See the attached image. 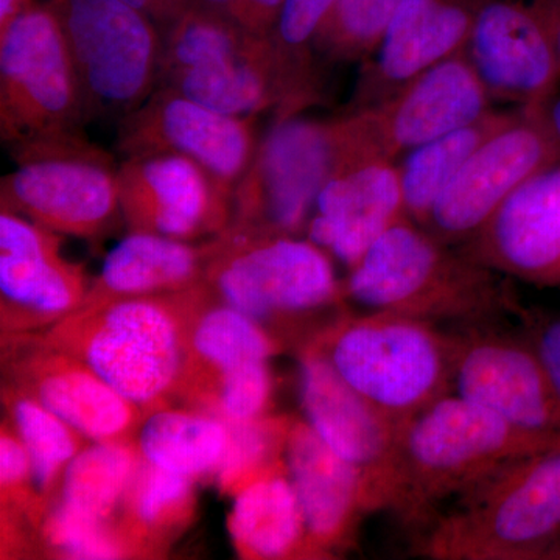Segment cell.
Wrapping results in <instances>:
<instances>
[{
    "instance_id": "cell-7",
    "label": "cell",
    "mask_w": 560,
    "mask_h": 560,
    "mask_svg": "<svg viewBox=\"0 0 560 560\" xmlns=\"http://www.w3.org/2000/svg\"><path fill=\"white\" fill-rule=\"evenodd\" d=\"M9 151L14 168L0 179V209L90 242L101 241L124 223L119 162L84 131Z\"/></svg>"
},
{
    "instance_id": "cell-19",
    "label": "cell",
    "mask_w": 560,
    "mask_h": 560,
    "mask_svg": "<svg viewBox=\"0 0 560 560\" xmlns=\"http://www.w3.org/2000/svg\"><path fill=\"white\" fill-rule=\"evenodd\" d=\"M65 235L0 209V330L43 331L79 311L92 280L62 253Z\"/></svg>"
},
{
    "instance_id": "cell-4",
    "label": "cell",
    "mask_w": 560,
    "mask_h": 560,
    "mask_svg": "<svg viewBox=\"0 0 560 560\" xmlns=\"http://www.w3.org/2000/svg\"><path fill=\"white\" fill-rule=\"evenodd\" d=\"M431 560L560 559V445L504 464L412 537Z\"/></svg>"
},
{
    "instance_id": "cell-5",
    "label": "cell",
    "mask_w": 560,
    "mask_h": 560,
    "mask_svg": "<svg viewBox=\"0 0 560 560\" xmlns=\"http://www.w3.org/2000/svg\"><path fill=\"white\" fill-rule=\"evenodd\" d=\"M205 282L213 296L285 346L318 334L313 319L341 315L348 302L331 256L307 237L224 231Z\"/></svg>"
},
{
    "instance_id": "cell-30",
    "label": "cell",
    "mask_w": 560,
    "mask_h": 560,
    "mask_svg": "<svg viewBox=\"0 0 560 560\" xmlns=\"http://www.w3.org/2000/svg\"><path fill=\"white\" fill-rule=\"evenodd\" d=\"M517 110L490 109L480 119L445 132L405 154L399 171L408 219L423 226L438 198L471 154L497 131L506 127Z\"/></svg>"
},
{
    "instance_id": "cell-13",
    "label": "cell",
    "mask_w": 560,
    "mask_h": 560,
    "mask_svg": "<svg viewBox=\"0 0 560 560\" xmlns=\"http://www.w3.org/2000/svg\"><path fill=\"white\" fill-rule=\"evenodd\" d=\"M560 0H481L464 51L492 101L545 109L560 88Z\"/></svg>"
},
{
    "instance_id": "cell-23",
    "label": "cell",
    "mask_w": 560,
    "mask_h": 560,
    "mask_svg": "<svg viewBox=\"0 0 560 560\" xmlns=\"http://www.w3.org/2000/svg\"><path fill=\"white\" fill-rule=\"evenodd\" d=\"M407 217L397 162L341 161L319 191L305 237L352 268Z\"/></svg>"
},
{
    "instance_id": "cell-21",
    "label": "cell",
    "mask_w": 560,
    "mask_h": 560,
    "mask_svg": "<svg viewBox=\"0 0 560 560\" xmlns=\"http://www.w3.org/2000/svg\"><path fill=\"white\" fill-rule=\"evenodd\" d=\"M481 0H404L382 43L363 62L348 109L396 94L438 62L466 49Z\"/></svg>"
},
{
    "instance_id": "cell-14",
    "label": "cell",
    "mask_w": 560,
    "mask_h": 560,
    "mask_svg": "<svg viewBox=\"0 0 560 560\" xmlns=\"http://www.w3.org/2000/svg\"><path fill=\"white\" fill-rule=\"evenodd\" d=\"M560 161L547 108H518L514 119L471 154L431 209L425 230L460 246L540 172Z\"/></svg>"
},
{
    "instance_id": "cell-1",
    "label": "cell",
    "mask_w": 560,
    "mask_h": 560,
    "mask_svg": "<svg viewBox=\"0 0 560 560\" xmlns=\"http://www.w3.org/2000/svg\"><path fill=\"white\" fill-rule=\"evenodd\" d=\"M345 294L368 312L397 313L447 327L518 318L525 311L514 280L408 217L350 268Z\"/></svg>"
},
{
    "instance_id": "cell-28",
    "label": "cell",
    "mask_w": 560,
    "mask_h": 560,
    "mask_svg": "<svg viewBox=\"0 0 560 560\" xmlns=\"http://www.w3.org/2000/svg\"><path fill=\"white\" fill-rule=\"evenodd\" d=\"M136 442L153 466L194 481L215 480L230 448V427L208 412L171 405L145 415Z\"/></svg>"
},
{
    "instance_id": "cell-6",
    "label": "cell",
    "mask_w": 560,
    "mask_h": 560,
    "mask_svg": "<svg viewBox=\"0 0 560 560\" xmlns=\"http://www.w3.org/2000/svg\"><path fill=\"white\" fill-rule=\"evenodd\" d=\"M307 342L399 427L452 393L451 327L389 312H342Z\"/></svg>"
},
{
    "instance_id": "cell-17",
    "label": "cell",
    "mask_w": 560,
    "mask_h": 560,
    "mask_svg": "<svg viewBox=\"0 0 560 560\" xmlns=\"http://www.w3.org/2000/svg\"><path fill=\"white\" fill-rule=\"evenodd\" d=\"M304 420L319 440L359 470L375 512L389 511L400 427L342 381L315 346L298 348Z\"/></svg>"
},
{
    "instance_id": "cell-20",
    "label": "cell",
    "mask_w": 560,
    "mask_h": 560,
    "mask_svg": "<svg viewBox=\"0 0 560 560\" xmlns=\"http://www.w3.org/2000/svg\"><path fill=\"white\" fill-rule=\"evenodd\" d=\"M458 248L514 282L560 290V161L523 184Z\"/></svg>"
},
{
    "instance_id": "cell-25",
    "label": "cell",
    "mask_w": 560,
    "mask_h": 560,
    "mask_svg": "<svg viewBox=\"0 0 560 560\" xmlns=\"http://www.w3.org/2000/svg\"><path fill=\"white\" fill-rule=\"evenodd\" d=\"M228 529L242 559H313L285 459L232 497Z\"/></svg>"
},
{
    "instance_id": "cell-27",
    "label": "cell",
    "mask_w": 560,
    "mask_h": 560,
    "mask_svg": "<svg viewBox=\"0 0 560 560\" xmlns=\"http://www.w3.org/2000/svg\"><path fill=\"white\" fill-rule=\"evenodd\" d=\"M195 482L142 459L116 523L127 558H160L189 528L197 508Z\"/></svg>"
},
{
    "instance_id": "cell-41",
    "label": "cell",
    "mask_w": 560,
    "mask_h": 560,
    "mask_svg": "<svg viewBox=\"0 0 560 560\" xmlns=\"http://www.w3.org/2000/svg\"><path fill=\"white\" fill-rule=\"evenodd\" d=\"M559 50H560V24H559Z\"/></svg>"
},
{
    "instance_id": "cell-29",
    "label": "cell",
    "mask_w": 560,
    "mask_h": 560,
    "mask_svg": "<svg viewBox=\"0 0 560 560\" xmlns=\"http://www.w3.org/2000/svg\"><path fill=\"white\" fill-rule=\"evenodd\" d=\"M142 459L136 441L90 442L66 469L60 492L49 510L116 526Z\"/></svg>"
},
{
    "instance_id": "cell-8",
    "label": "cell",
    "mask_w": 560,
    "mask_h": 560,
    "mask_svg": "<svg viewBox=\"0 0 560 560\" xmlns=\"http://www.w3.org/2000/svg\"><path fill=\"white\" fill-rule=\"evenodd\" d=\"M62 35L91 120L138 109L160 84L162 31L125 0H46Z\"/></svg>"
},
{
    "instance_id": "cell-26",
    "label": "cell",
    "mask_w": 560,
    "mask_h": 560,
    "mask_svg": "<svg viewBox=\"0 0 560 560\" xmlns=\"http://www.w3.org/2000/svg\"><path fill=\"white\" fill-rule=\"evenodd\" d=\"M283 346L245 313L213 296L208 285L191 315L189 346L176 401L253 361H270Z\"/></svg>"
},
{
    "instance_id": "cell-11",
    "label": "cell",
    "mask_w": 560,
    "mask_h": 560,
    "mask_svg": "<svg viewBox=\"0 0 560 560\" xmlns=\"http://www.w3.org/2000/svg\"><path fill=\"white\" fill-rule=\"evenodd\" d=\"M337 161L335 120L275 119L232 198L226 231L305 237L319 191Z\"/></svg>"
},
{
    "instance_id": "cell-24",
    "label": "cell",
    "mask_w": 560,
    "mask_h": 560,
    "mask_svg": "<svg viewBox=\"0 0 560 560\" xmlns=\"http://www.w3.org/2000/svg\"><path fill=\"white\" fill-rule=\"evenodd\" d=\"M220 246V235L187 242L151 232L128 231L106 254L84 304L194 289L205 282Z\"/></svg>"
},
{
    "instance_id": "cell-9",
    "label": "cell",
    "mask_w": 560,
    "mask_h": 560,
    "mask_svg": "<svg viewBox=\"0 0 560 560\" xmlns=\"http://www.w3.org/2000/svg\"><path fill=\"white\" fill-rule=\"evenodd\" d=\"M90 121L60 22L35 2L0 33V139L13 149L83 132Z\"/></svg>"
},
{
    "instance_id": "cell-3",
    "label": "cell",
    "mask_w": 560,
    "mask_h": 560,
    "mask_svg": "<svg viewBox=\"0 0 560 560\" xmlns=\"http://www.w3.org/2000/svg\"><path fill=\"white\" fill-rule=\"evenodd\" d=\"M560 436L530 433L447 394L400 427L389 512L412 537L444 503L511 460L558 447Z\"/></svg>"
},
{
    "instance_id": "cell-34",
    "label": "cell",
    "mask_w": 560,
    "mask_h": 560,
    "mask_svg": "<svg viewBox=\"0 0 560 560\" xmlns=\"http://www.w3.org/2000/svg\"><path fill=\"white\" fill-rule=\"evenodd\" d=\"M291 419L268 412L246 422L228 423L230 448L215 477L223 495L232 499L243 486L283 460Z\"/></svg>"
},
{
    "instance_id": "cell-37",
    "label": "cell",
    "mask_w": 560,
    "mask_h": 560,
    "mask_svg": "<svg viewBox=\"0 0 560 560\" xmlns=\"http://www.w3.org/2000/svg\"><path fill=\"white\" fill-rule=\"evenodd\" d=\"M517 319L518 326L525 331L544 363L552 388L560 400V308L547 311V308L525 307Z\"/></svg>"
},
{
    "instance_id": "cell-39",
    "label": "cell",
    "mask_w": 560,
    "mask_h": 560,
    "mask_svg": "<svg viewBox=\"0 0 560 560\" xmlns=\"http://www.w3.org/2000/svg\"><path fill=\"white\" fill-rule=\"evenodd\" d=\"M36 0H0V33L10 27L25 10L31 9Z\"/></svg>"
},
{
    "instance_id": "cell-15",
    "label": "cell",
    "mask_w": 560,
    "mask_h": 560,
    "mask_svg": "<svg viewBox=\"0 0 560 560\" xmlns=\"http://www.w3.org/2000/svg\"><path fill=\"white\" fill-rule=\"evenodd\" d=\"M2 378L91 442L136 441L143 411L44 331L2 334Z\"/></svg>"
},
{
    "instance_id": "cell-33",
    "label": "cell",
    "mask_w": 560,
    "mask_h": 560,
    "mask_svg": "<svg viewBox=\"0 0 560 560\" xmlns=\"http://www.w3.org/2000/svg\"><path fill=\"white\" fill-rule=\"evenodd\" d=\"M401 3L404 0H338L316 38L319 60L366 61L377 50Z\"/></svg>"
},
{
    "instance_id": "cell-36",
    "label": "cell",
    "mask_w": 560,
    "mask_h": 560,
    "mask_svg": "<svg viewBox=\"0 0 560 560\" xmlns=\"http://www.w3.org/2000/svg\"><path fill=\"white\" fill-rule=\"evenodd\" d=\"M283 0H189L198 7L226 18L243 31L260 38H270L278 24Z\"/></svg>"
},
{
    "instance_id": "cell-18",
    "label": "cell",
    "mask_w": 560,
    "mask_h": 560,
    "mask_svg": "<svg viewBox=\"0 0 560 560\" xmlns=\"http://www.w3.org/2000/svg\"><path fill=\"white\" fill-rule=\"evenodd\" d=\"M119 197L128 231L201 242L230 228L234 190L187 158L149 153L121 158Z\"/></svg>"
},
{
    "instance_id": "cell-32",
    "label": "cell",
    "mask_w": 560,
    "mask_h": 560,
    "mask_svg": "<svg viewBox=\"0 0 560 560\" xmlns=\"http://www.w3.org/2000/svg\"><path fill=\"white\" fill-rule=\"evenodd\" d=\"M265 39L268 38L250 35L219 14L187 7L167 27L162 28L161 77L175 70L243 57Z\"/></svg>"
},
{
    "instance_id": "cell-31",
    "label": "cell",
    "mask_w": 560,
    "mask_h": 560,
    "mask_svg": "<svg viewBox=\"0 0 560 560\" xmlns=\"http://www.w3.org/2000/svg\"><path fill=\"white\" fill-rule=\"evenodd\" d=\"M2 405L31 458L33 486L46 515L60 492L69 464L91 441L38 400L5 383Z\"/></svg>"
},
{
    "instance_id": "cell-35",
    "label": "cell",
    "mask_w": 560,
    "mask_h": 560,
    "mask_svg": "<svg viewBox=\"0 0 560 560\" xmlns=\"http://www.w3.org/2000/svg\"><path fill=\"white\" fill-rule=\"evenodd\" d=\"M338 0H283L270 39L285 68L320 95L319 58L315 43Z\"/></svg>"
},
{
    "instance_id": "cell-2",
    "label": "cell",
    "mask_w": 560,
    "mask_h": 560,
    "mask_svg": "<svg viewBox=\"0 0 560 560\" xmlns=\"http://www.w3.org/2000/svg\"><path fill=\"white\" fill-rule=\"evenodd\" d=\"M206 291L202 282L179 293L92 302L43 331L149 415L178 399L191 315Z\"/></svg>"
},
{
    "instance_id": "cell-38",
    "label": "cell",
    "mask_w": 560,
    "mask_h": 560,
    "mask_svg": "<svg viewBox=\"0 0 560 560\" xmlns=\"http://www.w3.org/2000/svg\"><path fill=\"white\" fill-rule=\"evenodd\" d=\"M125 2L149 14L162 31L178 16L180 11L187 9L189 0H125Z\"/></svg>"
},
{
    "instance_id": "cell-40",
    "label": "cell",
    "mask_w": 560,
    "mask_h": 560,
    "mask_svg": "<svg viewBox=\"0 0 560 560\" xmlns=\"http://www.w3.org/2000/svg\"><path fill=\"white\" fill-rule=\"evenodd\" d=\"M547 116L548 120H550V125L552 128V131H555L556 138H558L560 143V97L555 98L550 103V105L547 106Z\"/></svg>"
},
{
    "instance_id": "cell-16",
    "label": "cell",
    "mask_w": 560,
    "mask_h": 560,
    "mask_svg": "<svg viewBox=\"0 0 560 560\" xmlns=\"http://www.w3.org/2000/svg\"><path fill=\"white\" fill-rule=\"evenodd\" d=\"M260 138L259 117L231 116L158 86L138 109L119 120L116 149L121 158L179 154L235 190Z\"/></svg>"
},
{
    "instance_id": "cell-10",
    "label": "cell",
    "mask_w": 560,
    "mask_h": 560,
    "mask_svg": "<svg viewBox=\"0 0 560 560\" xmlns=\"http://www.w3.org/2000/svg\"><path fill=\"white\" fill-rule=\"evenodd\" d=\"M466 51L427 69L377 105L335 117L337 161L396 162L485 116L492 103Z\"/></svg>"
},
{
    "instance_id": "cell-22",
    "label": "cell",
    "mask_w": 560,
    "mask_h": 560,
    "mask_svg": "<svg viewBox=\"0 0 560 560\" xmlns=\"http://www.w3.org/2000/svg\"><path fill=\"white\" fill-rule=\"evenodd\" d=\"M283 459L304 515L312 558L330 559L349 550L361 521L375 512L359 470L298 418L291 419Z\"/></svg>"
},
{
    "instance_id": "cell-12",
    "label": "cell",
    "mask_w": 560,
    "mask_h": 560,
    "mask_svg": "<svg viewBox=\"0 0 560 560\" xmlns=\"http://www.w3.org/2000/svg\"><path fill=\"white\" fill-rule=\"evenodd\" d=\"M452 394L517 429L560 436V400L522 327H451Z\"/></svg>"
}]
</instances>
